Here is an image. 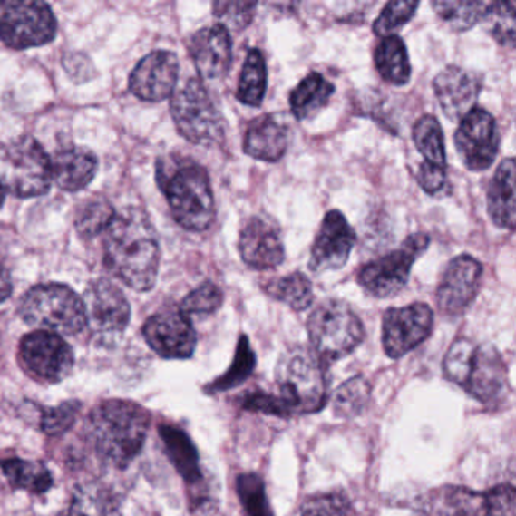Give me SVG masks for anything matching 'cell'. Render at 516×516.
I'll return each mask as SVG.
<instances>
[{"label":"cell","instance_id":"cell-49","mask_svg":"<svg viewBox=\"0 0 516 516\" xmlns=\"http://www.w3.org/2000/svg\"><path fill=\"white\" fill-rule=\"evenodd\" d=\"M244 407L250 411L264 412L276 416H289L291 411L285 404L284 400L279 395H270V394L258 393L247 395L244 400Z\"/></svg>","mask_w":516,"mask_h":516},{"label":"cell","instance_id":"cell-51","mask_svg":"<svg viewBox=\"0 0 516 516\" xmlns=\"http://www.w3.org/2000/svg\"><path fill=\"white\" fill-rule=\"evenodd\" d=\"M6 191L2 182H0V208L4 206V201H5Z\"/></svg>","mask_w":516,"mask_h":516},{"label":"cell","instance_id":"cell-25","mask_svg":"<svg viewBox=\"0 0 516 516\" xmlns=\"http://www.w3.org/2000/svg\"><path fill=\"white\" fill-rule=\"evenodd\" d=\"M488 214L500 229L513 230L516 219L515 161L507 158L498 165L488 188Z\"/></svg>","mask_w":516,"mask_h":516},{"label":"cell","instance_id":"cell-37","mask_svg":"<svg viewBox=\"0 0 516 516\" xmlns=\"http://www.w3.org/2000/svg\"><path fill=\"white\" fill-rule=\"evenodd\" d=\"M255 365L256 357L250 341L246 335H242L237 344V352H235L232 365L228 373H224L219 379L215 380L210 389L214 393H223V391L235 388L238 385L244 384L255 370Z\"/></svg>","mask_w":516,"mask_h":516},{"label":"cell","instance_id":"cell-24","mask_svg":"<svg viewBox=\"0 0 516 516\" xmlns=\"http://www.w3.org/2000/svg\"><path fill=\"white\" fill-rule=\"evenodd\" d=\"M99 161L87 147L72 146L52 160L54 182L64 191H81L96 178Z\"/></svg>","mask_w":516,"mask_h":516},{"label":"cell","instance_id":"cell-44","mask_svg":"<svg viewBox=\"0 0 516 516\" xmlns=\"http://www.w3.org/2000/svg\"><path fill=\"white\" fill-rule=\"evenodd\" d=\"M302 516H356L352 504L341 493H320L307 498Z\"/></svg>","mask_w":516,"mask_h":516},{"label":"cell","instance_id":"cell-13","mask_svg":"<svg viewBox=\"0 0 516 516\" xmlns=\"http://www.w3.org/2000/svg\"><path fill=\"white\" fill-rule=\"evenodd\" d=\"M433 330V311L425 303L389 307L382 323V344L393 359H400L429 338Z\"/></svg>","mask_w":516,"mask_h":516},{"label":"cell","instance_id":"cell-15","mask_svg":"<svg viewBox=\"0 0 516 516\" xmlns=\"http://www.w3.org/2000/svg\"><path fill=\"white\" fill-rule=\"evenodd\" d=\"M483 266L470 255L448 262L439 280L436 300L439 311L447 316H461L479 296Z\"/></svg>","mask_w":516,"mask_h":516},{"label":"cell","instance_id":"cell-9","mask_svg":"<svg viewBox=\"0 0 516 516\" xmlns=\"http://www.w3.org/2000/svg\"><path fill=\"white\" fill-rule=\"evenodd\" d=\"M430 246L427 233H412L402 242L397 250L380 256L362 267L357 275V284L375 298L397 296L411 276L412 267Z\"/></svg>","mask_w":516,"mask_h":516},{"label":"cell","instance_id":"cell-3","mask_svg":"<svg viewBox=\"0 0 516 516\" xmlns=\"http://www.w3.org/2000/svg\"><path fill=\"white\" fill-rule=\"evenodd\" d=\"M149 421V414L140 404L110 400L92 409L85 430L88 441L105 461L126 466L141 452Z\"/></svg>","mask_w":516,"mask_h":516},{"label":"cell","instance_id":"cell-48","mask_svg":"<svg viewBox=\"0 0 516 516\" xmlns=\"http://www.w3.org/2000/svg\"><path fill=\"white\" fill-rule=\"evenodd\" d=\"M416 179L423 191L427 192L429 196H436L443 192L447 185V167L421 162Z\"/></svg>","mask_w":516,"mask_h":516},{"label":"cell","instance_id":"cell-38","mask_svg":"<svg viewBox=\"0 0 516 516\" xmlns=\"http://www.w3.org/2000/svg\"><path fill=\"white\" fill-rule=\"evenodd\" d=\"M420 6V2L416 0H391L384 10L380 11L379 17L375 20L373 31L380 38L395 35L397 31L409 24L416 10Z\"/></svg>","mask_w":516,"mask_h":516},{"label":"cell","instance_id":"cell-12","mask_svg":"<svg viewBox=\"0 0 516 516\" xmlns=\"http://www.w3.org/2000/svg\"><path fill=\"white\" fill-rule=\"evenodd\" d=\"M500 141L501 137L493 115L477 106L459 122L454 133L457 153L471 171H484L492 165Z\"/></svg>","mask_w":516,"mask_h":516},{"label":"cell","instance_id":"cell-47","mask_svg":"<svg viewBox=\"0 0 516 516\" xmlns=\"http://www.w3.org/2000/svg\"><path fill=\"white\" fill-rule=\"evenodd\" d=\"M70 516H108V509L101 493L85 488L74 495Z\"/></svg>","mask_w":516,"mask_h":516},{"label":"cell","instance_id":"cell-1","mask_svg":"<svg viewBox=\"0 0 516 516\" xmlns=\"http://www.w3.org/2000/svg\"><path fill=\"white\" fill-rule=\"evenodd\" d=\"M160 262V241L146 212L138 208L115 212L105 235L108 270L133 291L146 293L155 287Z\"/></svg>","mask_w":516,"mask_h":516},{"label":"cell","instance_id":"cell-31","mask_svg":"<svg viewBox=\"0 0 516 516\" xmlns=\"http://www.w3.org/2000/svg\"><path fill=\"white\" fill-rule=\"evenodd\" d=\"M161 436L164 439L165 448L169 452L170 461L173 462L179 474L188 482H196L200 479L199 468V456L191 439L182 430L174 427H161Z\"/></svg>","mask_w":516,"mask_h":516},{"label":"cell","instance_id":"cell-4","mask_svg":"<svg viewBox=\"0 0 516 516\" xmlns=\"http://www.w3.org/2000/svg\"><path fill=\"white\" fill-rule=\"evenodd\" d=\"M277 384L285 404L293 414H314L327 402L326 362L312 348H289L277 365Z\"/></svg>","mask_w":516,"mask_h":516},{"label":"cell","instance_id":"cell-17","mask_svg":"<svg viewBox=\"0 0 516 516\" xmlns=\"http://www.w3.org/2000/svg\"><path fill=\"white\" fill-rule=\"evenodd\" d=\"M142 334L153 352L164 359H188L196 350L191 320L179 311L156 314L146 321Z\"/></svg>","mask_w":516,"mask_h":516},{"label":"cell","instance_id":"cell-35","mask_svg":"<svg viewBox=\"0 0 516 516\" xmlns=\"http://www.w3.org/2000/svg\"><path fill=\"white\" fill-rule=\"evenodd\" d=\"M482 24L500 46L515 47L516 5L513 2H488Z\"/></svg>","mask_w":516,"mask_h":516},{"label":"cell","instance_id":"cell-46","mask_svg":"<svg viewBox=\"0 0 516 516\" xmlns=\"http://www.w3.org/2000/svg\"><path fill=\"white\" fill-rule=\"evenodd\" d=\"M78 412L79 404L73 402L64 403V404H60L54 409H47L43 415V430L52 436L64 433L73 424L76 416H78Z\"/></svg>","mask_w":516,"mask_h":516},{"label":"cell","instance_id":"cell-40","mask_svg":"<svg viewBox=\"0 0 516 516\" xmlns=\"http://www.w3.org/2000/svg\"><path fill=\"white\" fill-rule=\"evenodd\" d=\"M238 497L248 516H275L267 498L264 480L258 474H242L237 480Z\"/></svg>","mask_w":516,"mask_h":516},{"label":"cell","instance_id":"cell-7","mask_svg":"<svg viewBox=\"0 0 516 516\" xmlns=\"http://www.w3.org/2000/svg\"><path fill=\"white\" fill-rule=\"evenodd\" d=\"M0 182L20 199L44 196L52 182V160L35 138H15L0 160Z\"/></svg>","mask_w":516,"mask_h":516},{"label":"cell","instance_id":"cell-34","mask_svg":"<svg viewBox=\"0 0 516 516\" xmlns=\"http://www.w3.org/2000/svg\"><path fill=\"white\" fill-rule=\"evenodd\" d=\"M6 479L17 489H24L29 492L43 493L52 486V475L46 466L38 462L24 461V459H8L0 463Z\"/></svg>","mask_w":516,"mask_h":516},{"label":"cell","instance_id":"cell-50","mask_svg":"<svg viewBox=\"0 0 516 516\" xmlns=\"http://www.w3.org/2000/svg\"><path fill=\"white\" fill-rule=\"evenodd\" d=\"M11 293H13V280L10 273L0 266V305H4L11 297Z\"/></svg>","mask_w":516,"mask_h":516},{"label":"cell","instance_id":"cell-23","mask_svg":"<svg viewBox=\"0 0 516 516\" xmlns=\"http://www.w3.org/2000/svg\"><path fill=\"white\" fill-rule=\"evenodd\" d=\"M289 146V126L280 114H264L251 120L244 135V153L255 160L277 162Z\"/></svg>","mask_w":516,"mask_h":516},{"label":"cell","instance_id":"cell-16","mask_svg":"<svg viewBox=\"0 0 516 516\" xmlns=\"http://www.w3.org/2000/svg\"><path fill=\"white\" fill-rule=\"evenodd\" d=\"M356 232L338 209L329 210L321 221L316 241L311 248L309 268L314 273L341 270L348 262Z\"/></svg>","mask_w":516,"mask_h":516},{"label":"cell","instance_id":"cell-14","mask_svg":"<svg viewBox=\"0 0 516 516\" xmlns=\"http://www.w3.org/2000/svg\"><path fill=\"white\" fill-rule=\"evenodd\" d=\"M87 326L102 339L123 334L131 320V307L122 289L110 280H94L83 294Z\"/></svg>","mask_w":516,"mask_h":516},{"label":"cell","instance_id":"cell-32","mask_svg":"<svg viewBox=\"0 0 516 516\" xmlns=\"http://www.w3.org/2000/svg\"><path fill=\"white\" fill-rule=\"evenodd\" d=\"M434 13L443 24L454 33H465L482 22L488 2H462V0H433Z\"/></svg>","mask_w":516,"mask_h":516},{"label":"cell","instance_id":"cell-8","mask_svg":"<svg viewBox=\"0 0 516 516\" xmlns=\"http://www.w3.org/2000/svg\"><path fill=\"white\" fill-rule=\"evenodd\" d=\"M171 117L179 133L196 146H217L224 141L223 115L199 79H190L174 92Z\"/></svg>","mask_w":516,"mask_h":516},{"label":"cell","instance_id":"cell-42","mask_svg":"<svg viewBox=\"0 0 516 516\" xmlns=\"http://www.w3.org/2000/svg\"><path fill=\"white\" fill-rule=\"evenodd\" d=\"M475 348L477 346L466 338L457 339L452 344L443 365L447 379L461 386L465 385L474 359Z\"/></svg>","mask_w":516,"mask_h":516},{"label":"cell","instance_id":"cell-27","mask_svg":"<svg viewBox=\"0 0 516 516\" xmlns=\"http://www.w3.org/2000/svg\"><path fill=\"white\" fill-rule=\"evenodd\" d=\"M335 85L321 73L311 72L297 83L289 96L294 117L305 122L320 114L334 96Z\"/></svg>","mask_w":516,"mask_h":516},{"label":"cell","instance_id":"cell-36","mask_svg":"<svg viewBox=\"0 0 516 516\" xmlns=\"http://www.w3.org/2000/svg\"><path fill=\"white\" fill-rule=\"evenodd\" d=\"M114 217V208L108 199L94 196L81 205L74 219V226L83 238H94L99 233L106 232Z\"/></svg>","mask_w":516,"mask_h":516},{"label":"cell","instance_id":"cell-10","mask_svg":"<svg viewBox=\"0 0 516 516\" xmlns=\"http://www.w3.org/2000/svg\"><path fill=\"white\" fill-rule=\"evenodd\" d=\"M56 19L51 6L37 0L0 2V40L15 51L44 46L55 38Z\"/></svg>","mask_w":516,"mask_h":516},{"label":"cell","instance_id":"cell-20","mask_svg":"<svg viewBox=\"0 0 516 516\" xmlns=\"http://www.w3.org/2000/svg\"><path fill=\"white\" fill-rule=\"evenodd\" d=\"M433 92L443 114L452 122H461L475 108L482 92V79L475 72L448 65L434 76Z\"/></svg>","mask_w":516,"mask_h":516},{"label":"cell","instance_id":"cell-21","mask_svg":"<svg viewBox=\"0 0 516 516\" xmlns=\"http://www.w3.org/2000/svg\"><path fill=\"white\" fill-rule=\"evenodd\" d=\"M188 51L197 73L208 81L224 78L232 65V38L219 24L199 29L190 40Z\"/></svg>","mask_w":516,"mask_h":516},{"label":"cell","instance_id":"cell-2","mask_svg":"<svg viewBox=\"0 0 516 516\" xmlns=\"http://www.w3.org/2000/svg\"><path fill=\"white\" fill-rule=\"evenodd\" d=\"M158 185L169 201L176 223L192 232H203L215 219L214 191L209 174L192 160L158 162Z\"/></svg>","mask_w":516,"mask_h":516},{"label":"cell","instance_id":"cell-26","mask_svg":"<svg viewBox=\"0 0 516 516\" xmlns=\"http://www.w3.org/2000/svg\"><path fill=\"white\" fill-rule=\"evenodd\" d=\"M424 516H484L483 495L459 486H443L421 501Z\"/></svg>","mask_w":516,"mask_h":516},{"label":"cell","instance_id":"cell-11","mask_svg":"<svg viewBox=\"0 0 516 516\" xmlns=\"http://www.w3.org/2000/svg\"><path fill=\"white\" fill-rule=\"evenodd\" d=\"M20 364L34 379L58 384L73 370V350L60 335L35 330L26 335L19 347Z\"/></svg>","mask_w":516,"mask_h":516},{"label":"cell","instance_id":"cell-6","mask_svg":"<svg viewBox=\"0 0 516 516\" xmlns=\"http://www.w3.org/2000/svg\"><path fill=\"white\" fill-rule=\"evenodd\" d=\"M307 335L323 361H338L364 343L365 327L347 303L326 300L307 318Z\"/></svg>","mask_w":516,"mask_h":516},{"label":"cell","instance_id":"cell-19","mask_svg":"<svg viewBox=\"0 0 516 516\" xmlns=\"http://www.w3.org/2000/svg\"><path fill=\"white\" fill-rule=\"evenodd\" d=\"M178 79V56L173 52L156 51L138 63L129 79V88L141 101L161 102L173 96Z\"/></svg>","mask_w":516,"mask_h":516},{"label":"cell","instance_id":"cell-33","mask_svg":"<svg viewBox=\"0 0 516 516\" xmlns=\"http://www.w3.org/2000/svg\"><path fill=\"white\" fill-rule=\"evenodd\" d=\"M412 138L424 162L447 167L443 128L434 115L425 114L416 120Z\"/></svg>","mask_w":516,"mask_h":516},{"label":"cell","instance_id":"cell-18","mask_svg":"<svg viewBox=\"0 0 516 516\" xmlns=\"http://www.w3.org/2000/svg\"><path fill=\"white\" fill-rule=\"evenodd\" d=\"M238 250L247 267L271 270L285 261V246L280 229L271 219L253 217L239 233Z\"/></svg>","mask_w":516,"mask_h":516},{"label":"cell","instance_id":"cell-41","mask_svg":"<svg viewBox=\"0 0 516 516\" xmlns=\"http://www.w3.org/2000/svg\"><path fill=\"white\" fill-rule=\"evenodd\" d=\"M223 300V291L212 282H205L183 298L179 312L188 318L194 316H210L219 311Z\"/></svg>","mask_w":516,"mask_h":516},{"label":"cell","instance_id":"cell-5","mask_svg":"<svg viewBox=\"0 0 516 516\" xmlns=\"http://www.w3.org/2000/svg\"><path fill=\"white\" fill-rule=\"evenodd\" d=\"M24 323L56 335H76L87 326L83 298L63 284L29 289L19 307Z\"/></svg>","mask_w":516,"mask_h":516},{"label":"cell","instance_id":"cell-28","mask_svg":"<svg viewBox=\"0 0 516 516\" xmlns=\"http://www.w3.org/2000/svg\"><path fill=\"white\" fill-rule=\"evenodd\" d=\"M375 69L385 83L403 87L411 81V61L406 44L398 35L380 38L375 51Z\"/></svg>","mask_w":516,"mask_h":516},{"label":"cell","instance_id":"cell-45","mask_svg":"<svg viewBox=\"0 0 516 516\" xmlns=\"http://www.w3.org/2000/svg\"><path fill=\"white\" fill-rule=\"evenodd\" d=\"M484 516H515V489L500 484L483 495Z\"/></svg>","mask_w":516,"mask_h":516},{"label":"cell","instance_id":"cell-39","mask_svg":"<svg viewBox=\"0 0 516 516\" xmlns=\"http://www.w3.org/2000/svg\"><path fill=\"white\" fill-rule=\"evenodd\" d=\"M371 386L365 379L355 377L339 386L335 394V411L341 416H356L370 402Z\"/></svg>","mask_w":516,"mask_h":516},{"label":"cell","instance_id":"cell-29","mask_svg":"<svg viewBox=\"0 0 516 516\" xmlns=\"http://www.w3.org/2000/svg\"><path fill=\"white\" fill-rule=\"evenodd\" d=\"M268 70L259 49H248L238 81L237 99L242 105L259 108L266 99Z\"/></svg>","mask_w":516,"mask_h":516},{"label":"cell","instance_id":"cell-43","mask_svg":"<svg viewBox=\"0 0 516 516\" xmlns=\"http://www.w3.org/2000/svg\"><path fill=\"white\" fill-rule=\"evenodd\" d=\"M258 5V2H215L212 11L223 28L241 33L255 19Z\"/></svg>","mask_w":516,"mask_h":516},{"label":"cell","instance_id":"cell-30","mask_svg":"<svg viewBox=\"0 0 516 516\" xmlns=\"http://www.w3.org/2000/svg\"><path fill=\"white\" fill-rule=\"evenodd\" d=\"M264 293L277 302L288 305L294 311H307L314 302V287L307 276L300 271L273 279L262 287Z\"/></svg>","mask_w":516,"mask_h":516},{"label":"cell","instance_id":"cell-22","mask_svg":"<svg viewBox=\"0 0 516 516\" xmlns=\"http://www.w3.org/2000/svg\"><path fill=\"white\" fill-rule=\"evenodd\" d=\"M463 388L484 404L497 403L506 394V365L497 348L492 346L475 348L472 365Z\"/></svg>","mask_w":516,"mask_h":516}]
</instances>
